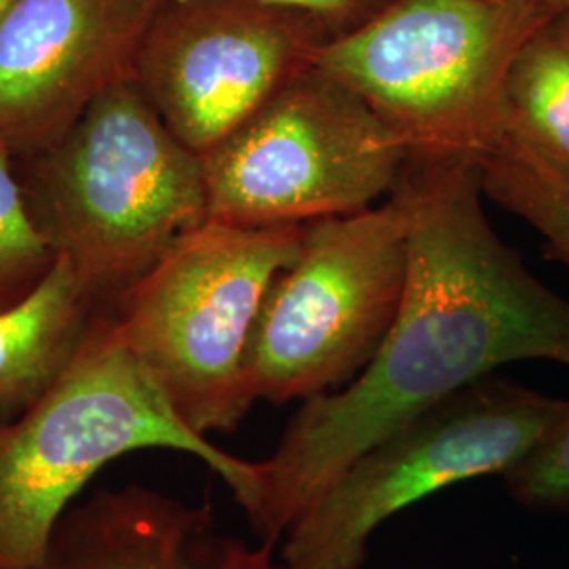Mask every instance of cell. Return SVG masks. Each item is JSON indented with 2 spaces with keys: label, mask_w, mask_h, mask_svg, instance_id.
<instances>
[{
  "label": "cell",
  "mask_w": 569,
  "mask_h": 569,
  "mask_svg": "<svg viewBox=\"0 0 569 569\" xmlns=\"http://www.w3.org/2000/svg\"><path fill=\"white\" fill-rule=\"evenodd\" d=\"M568 399L483 378L428 407L350 460L284 531L289 569H361L371 536L401 510L479 477H505Z\"/></svg>",
  "instance_id": "obj_6"
},
{
  "label": "cell",
  "mask_w": 569,
  "mask_h": 569,
  "mask_svg": "<svg viewBox=\"0 0 569 569\" xmlns=\"http://www.w3.org/2000/svg\"><path fill=\"white\" fill-rule=\"evenodd\" d=\"M502 479L521 509L569 515V399L545 439Z\"/></svg>",
  "instance_id": "obj_16"
},
{
  "label": "cell",
  "mask_w": 569,
  "mask_h": 569,
  "mask_svg": "<svg viewBox=\"0 0 569 569\" xmlns=\"http://www.w3.org/2000/svg\"><path fill=\"white\" fill-rule=\"evenodd\" d=\"M483 194L479 161L407 154L392 192L409 228L401 306L371 363L348 387L305 401L256 462L244 515L258 540L279 545L350 460L498 367H569V300L500 239Z\"/></svg>",
  "instance_id": "obj_1"
},
{
  "label": "cell",
  "mask_w": 569,
  "mask_h": 569,
  "mask_svg": "<svg viewBox=\"0 0 569 569\" xmlns=\"http://www.w3.org/2000/svg\"><path fill=\"white\" fill-rule=\"evenodd\" d=\"M549 16L538 0H388L327 39L312 63L352 89L409 154L481 163L505 142L510 61Z\"/></svg>",
  "instance_id": "obj_3"
},
{
  "label": "cell",
  "mask_w": 569,
  "mask_h": 569,
  "mask_svg": "<svg viewBox=\"0 0 569 569\" xmlns=\"http://www.w3.org/2000/svg\"><path fill=\"white\" fill-rule=\"evenodd\" d=\"M58 253L32 216L0 143V310L20 302L53 268Z\"/></svg>",
  "instance_id": "obj_15"
},
{
  "label": "cell",
  "mask_w": 569,
  "mask_h": 569,
  "mask_svg": "<svg viewBox=\"0 0 569 569\" xmlns=\"http://www.w3.org/2000/svg\"><path fill=\"white\" fill-rule=\"evenodd\" d=\"M284 9H296L306 16L321 21L336 37L352 30L378 13L388 0H260Z\"/></svg>",
  "instance_id": "obj_17"
},
{
  "label": "cell",
  "mask_w": 569,
  "mask_h": 569,
  "mask_svg": "<svg viewBox=\"0 0 569 569\" xmlns=\"http://www.w3.org/2000/svg\"><path fill=\"white\" fill-rule=\"evenodd\" d=\"M483 192L526 220L547 253L569 268V182L526 148L505 140L481 161Z\"/></svg>",
  "instance_id": "obj_14"
},
{
  "label": "cell",
  "mask_w": 569,
  "mask_h": 569,
  "mask_svg": "<svg viewBox=\"0 0 569 569\" xmlns=\"http://www.w3.org/2000/svg\"><path fill=\"white\" fill-rule=\"evenodd\" d=\"M406 143L315 63L203 159L207 222L308 224L392 194Z\"/></svg>",
  "instance_id": "obj_8"
},
{
  "label": "cell",
  "mask_w": 569,
  "mask_h": 569,
  "mask_svg": "<svg viewBox=\"0 0 569 569\" xmlns=\"http://www.w3.org/2000/svg\"><path fill=\"white\" fill-rule=\"evenodd\" d=\"M9 2H11V0H0V16H2V11L7 9V4H9Z\"/></svg>",
  "instance_id": "obj_19"
},
{
  "label": "cell",
  "mask_w": 569,
  "mask_h": 569,
  "mask_svg": "<svg viewBox=\"0 0 569 569\" xmlns=\"http://www.w3.org/2000/svg\"><path fill=\"white\" fill-rule=\"evenodd\" d=\"M146 449L201 460L243 510L253 498L256 462L188 427L114 317H96L56 387L20 416H0V569H41L82 489L110 462Z\"/></svg>",
  "instance_id": "obj_2"
},
{
  "label": "cell",
  "mask_w": 569,
  "mask_h": 569,
  "mask_svg": "<svg viewBox=\"0 0 569 569\" xmlns=\"http://www.w3.org/2000/svg\"><path fill=\"white\" fill-rule=\"evenodd\" d=\"M39 190L47 239L98 296L127 291L207 222L203 159L169 131L133 77L42 150Z\"/></svg>",
  "instance_id": "obj_4"
},
{
  "label": "cell",
  "mask_w": 569,
  "mask_h": 569,
  "mask_svg": "<svg viewBox=\"0 0 569 569\" xmlns=\"http://www.w3.org/2000/svg\"><path fill=\"white\" fill-rule=\"evenodd\" d=\"M502 112L505 140L569 182V11L550 13L515 53Z\"/></svg>",
  "instance_id": "obj_13"
},
{
  "label": "cell",
  "mask_w": 569,
  "mask_h": 569,
  "mask_svg": "<svg viewBox=\"0 0 569 569\" xmlns=\"http://www.w3.org/2000/svg\"><path fill=\"white\" fill-rule=\"evenodd\" d=\"M550 13H561L569 11V0H538Z\"/></svg>",
  "instance_id": "obj_18"
},
{
  "label": "cell",
  "mask_w": 569,
  "mask_h": 569,
  "mask_svg": "<svg viewBox=\"0 0 569 569\" xmlns=\"http://www.w3.org/2000/svg\"><path fill=\"white\" fill-rule=\"evenodd\" d=\"M331 37L302 11L260 0H163L133 79L169 131L204 157L312 66Z\"/></svg>",
  "instance_id": "obj_9"
},
{
  "label": "cell",
  "mask_w": 569,
  "mask_h": 569,
  "mask_svg": "<svg viewBox=\"0 0 569 569\" xmlns=\"http://www.w3.org/2000/svg\"><path fill=\"white\" fill-rule=\"evenodd\" d=\"M161 2L11 0L0 16V143L42 152L131 79Z\"/></svg>",
  "instance_id": "obj_10"
},
{
  "label": "cell",
  "mask_w": 569,
  "mask_h": 569,
  "mask_svg": "<svg viewBox=\"0 0 569 569\" xmlns=\"http://www.w3.org/2000/svg\"><path fill=\"white\" fill-rule=\"evenodd\" d=\"M302 226L204 222L122 291V340L203 437L232 432L256 403L249 342L270 284L300 251Z\"/></svg>",
  "instance_id": "obj_5"
},
{
  "label": "cell",
  "mask_w": 569,
  "mask_h": 569,
  "mask_svg": "<svg viewBox=\"0 0 569 569\" xmlns=\"http://www.w3.org/2000/svg\"><path fill=\"white\" fill-rule=\"evenodd\" d=\"M274 547L226 531L209 496L188 502L129 483L68 510L41 569H289Z\"/></svg>",
  "instance_id": "obj_11"
},
{
  "label": "cell",
  "mask_w": 569,
  "mask_h": 569,
  "mask_svg": "<svg viewBox=\"0 0 569 569\" xmlns=\"http://www.w3.org/2000/svg\"><path fill=\"white\" fill-rule=\"evenodd\" d=\"M96 298L58 256L41 283L0 310V416H20L56 387L96 321Z\"/></svg>",
  "instance_id": "obj_12"
},
{
  "label": "cell",
  "mask_w": 569,
  "mask_h": 569,
  "mask_svg": "<svg viewBox=\"0 0 569 569\" xmlns=\"http://www.w3.org/2000/svg\"><path fill=\"white\" fill-rule=\"evenodd\" d=\"M407 213L390 201L302 226L296 260L266 293L247 352L253 401L283 406L348 387L403 298Z\"/></svg>",
  "instance_id": "obj_7"
}]
</instances>
